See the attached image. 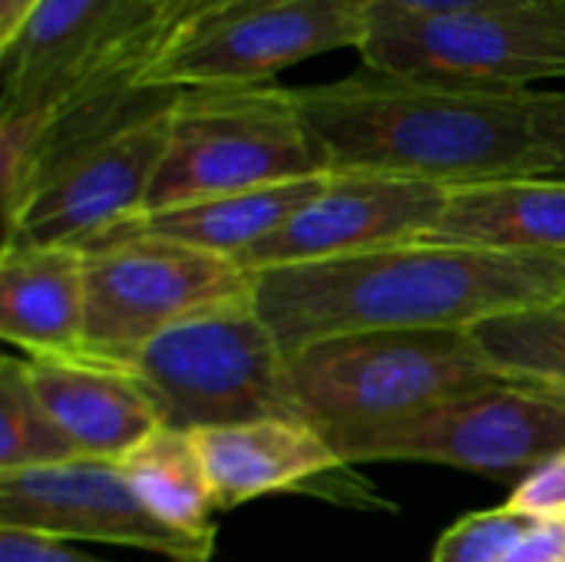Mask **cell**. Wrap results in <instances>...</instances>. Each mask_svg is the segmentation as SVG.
<instances>
[{"label": "cell", "instance_id": "obj_17", "mask_svg": "<svg viewBox=\"0 0 565 562\" xmlns=\"http://www.w3.org/2000/svg\"><path fill=\"white\" fill-rule=\"evenodd\" d=\"M424 238L490 252L565 255V182L497 179L450 189L440 222Z\"/></svg>", "mask_w": 565, "mask_h": 562}, {"label": "cell", "instance_id": "obj_27", "mask_svg": "<svg viewBox=\"0 0 565 562\" xmlns=\"http://www.w3.org/2000/svg\"><path fill=\"white\" fill-rule=\"evenodd\" d=\"M503 562H565V520H543Z\"/></svg>", "mask_w": 565, "mask_h": 562}, {"label": "cell", "instance_id": "obj_24", "mask_svg": "<svg viewBox=\"0 0 565 562\" xmlns=\"http://www.w3.org/2000/svg\"><path fill=\"white\" fill-rule=\"evenodd\" d=\"M530 116L536 149L543 156V179L565 182V93H530Z\"/></svg>", "mask_w": 565, "mask_h": 562}, {"label": "cell", "instance_id": "obj_19", "mask_svg": "<svg viewBox=\"0 0 565 562\" xmlns=\"http://www.w3.org/2000/svg\"><path fill=\"white\" fill-rule=\"evenodd\" d=\"M119 470L156 520L179 533L215 537L212 487L199 444L189 431H152L119 460Z\"/></svg>", "mask_w": 565, "mask_h": 562}, {"label": "cell", "instance_id": "obj_10", "mask_svg": "<svg viewBox=\"0 0 565 562\" xmlns=\"http://www.w3.org/2000/svg\"><path fill=\"white\" fill-rule=\"evenodd\" d=\"M86 255V341L83 351L129 364L179 318L242 295L252 272L235 258L129 225Z\"/></svg>", "mask_w": 565, "mask_h": 562}, {"label": "cell", "instance_id": "obj_20", "mask_svg": "<svg viewBox=\"0 0 565 562\" xmlns=\"http://www.w3.org/2000/svg\"><path fill=\"white\" fill-rule=\"evenodd\" d=\"M470 335L510 384L565 401V298L487 318Z\"/></svg>", "mask_w": 565, "mask_h": 562}, {"label": "cell", "instance_id": "obj_3", "mask_svg": "<svg viewBox=\"0 0 565 562\" xmlns=\"http://www.w3.org/2000/svg\"><path fill=\"white\" fill-rule=\"evenodd\" d=\"M295 401L324 437L377 427L510 384L480 351L470 328L361 331L288 354Z\"/></svg>", "mask_w": 565, "mask_h": 562}, {"label": "cell", "instance_id": "obj_28", "mask_svg": "<svg viewBox=\"0 0 565 562\" xmlns=\"http://www.w3.org/2000/svg\"><path fill=\"white\" fill-rule=\"evenodd\" d=\"M33 7L36 0H0V43H7L23 26Z\"/></svg>", "mask_w": 565, "mask_h": 562}, {"label": "cell", "instance_id": "obj_7", "mask_svg": "<svg viewBox=\"0 0 565 562\" xmlns=\"http://www.w3.org/2000/svg\"><path fill=\"white\" fill-rule=\"evenodd\" d=\"M179 89L152 93L119 123L46 152L20 205L3 219V242L93 248L146 215L149 189L169 146Z\"/></svg>", "mask_w": 565, "mask_h": 562}, {"label": "cell", "instance_id": "obj_11", "mask_svg": "<svg viewBox=\"0 0 565 562\" xmlns=\"http://www.w3.org/2000/svg\"><path fill=\"white\" fill-rule=\"evenodd\" d=\"M328 444L348 467L417 460L507 480L565 450V401L523 384H497L377 427L328 434Z\"/></svg>", "mask_w": 565, "mask_h": 562}, {"label": "cell", "instance_id": "obj_5", "mask_svg": "<svg viewBox=\"0 0 565 562\" xmlns=\"http://www.w3.org/2000/svg\"><path fill=\"white\" fill-rule=\"evenodd\" d=\"M308 176H324V162L291 86H192L172 103L169 146L146 215Z\"/></svg>", "mask_w": 565, "mask_h": 562}, {"label": "cell", "instance_id": "obj_2", "mask_svg": "<svg viewBox=\"0 0 565 562\" xmlns=\"http://www.w3.org/2000/svg\"><path fill=\"white\" fill-rule=\"evenodd\" d=\"M295 103L334 176H387L444 189L543 179L530 93L460 89L361 66L295 86Z\"/></svg>", "mask_w": 565, "mask_h": 562}, {"label": "cell", "instance_id": "obj_14", "mask_svg": "<svg viewBox=\"0 0 565 562\" xmlns=\"http://www.w3.org/2000/svg\"><path fill=\"white\" fill-rule=\"evenodd\" d=\"M23 371L79 460L119 464L136 444L162 427L159 404L126 364L83 351L23 358Z\"/></svg>", "mask_w": 565, "mask_h": 562}, {"label": "cell", "instance_id": "obj_1", "mask_svg": "<svg viewBox=\"0 0 565 562\" xmlns=\"http://www.w3.org/2000/svg\"><path fill=\"white\" fill-rule=\"evenodd\" d=\"M252 295L285 354L361 331L473 328L565 298V255L414 238L361 255L252 272Z\"/></svg>", "mask_w": 565, "mask_h": 562}, {"label": "cell", "instance_id": "obj_8", "mask_svg": "<svg viewBox=\"0 0 565 562\" xmlns=\"http://www.w3.org/2000/svg\"><path fill=\"white\" fill-rule=\"evenodd\" d=\"M367 70L460 89L530 93L565 79V3L470 13H407L374 7L364 43Z\"/></svg>", "mask_w": 565, "mask_h": 562}, {"label": "cell", "instance_id": "obj_16", "mask_svg": "<svg viewBox=\"0 0 565 562\" xmlns=\"http://www.w3.org/2000/svg\"><path fill=\"white\" fill-rule=\"evenodd\" d=\"M0 338L23 358L83 354L86 255L79 248L3 242Z\"/></svg>", "mask_w": 565, "mask_h": 562}, {"label": "cell", "instance_id": "obj_22", "mask_svg": "<svg viewBox=\"0 0 565 562\" xmlns=\"http://www.w3.org/2000/svg\"><path fill=\"white\" fill-rule=\"evenodd\" d=\"M540 523L513 507L470 513L440 537L434 562H503Z\"/></svg>", "mask_w": 565, "mask_h": 562}, {"label": "cell", "instance_id": "obj_13", "mask_svg": "<svg viewBox=\"0 0 565 562\" xmlns=\"http://www.w3.org/2000/svg\"><path fill=\"white\" fill-rule=\"evenodd\" d=\"M450 189L387 176H334L271 238L235 262L245 272L308 265L430 235L447 209Z\"/></svg>", "mask_w": 565, "mask_h": 562}, {"label": "cell", "instance_id": "obj_4", "mask_svg": "<svg viewBox=\"0 0 565 562\" xmlns=\"http://www.w3.org/2000/svg\"><path fill=\"white\" fill-rule=\"evenodd\" d=\"M126 368L159 404L162 427L192 434L268 417L305 421L288 354L265 325L252 288L179 318Z\"/></svg>", "mask_w": 565, "mask_h": 562}, {"label": "cell", "instance_id": "obj_9", "mask_svg": "<svg viewBox=\"0 0 565 562\" xmlns=\"http://www.w3.org/2000/svg\"><path fill=\"white\" fill-rule=\"evenodd\" d=\"M371 0H192L142 73V86L271 83L285 66L358 50Z\"/></svg>", "mask_w": 565, "mask_h": 562}, {"label": "cell", "instance_id": "obj_12", "mask_svg": "<svg viewBox=\"0 0 565 562\" xmlns=\"http://www.w3.org/2000/svg\"><path fill=\"white\" fill-rule=\"evenodd\" d=\"M0 530L63 543H113L172 562H212L215 537H192L156 520L119 464L73 460L0 474Z\"/></svg>", "mask_w": 565, "mask_h": 562}, {"label": "cell", "instance_id": "obj_25", "mask_svg": "<svg viewBox=\"0 0 565 562\" xmlns=\"http://www.w3.org/2000/svg\"><path fill=\"white\" fill-rule=\"evenodd\" d=\"M0 562H109L89 556L63 540H46L20 530H0Z\"/></svg>", "mask_w": 565, "mask_h": 562}, {"label": "cell", "instance_id": "obj_15", "mask_svg": "<svg viewBox=\"0 0 565 562\" xmlns=\"http://www.w3.org/2000/svg\"><path fill=\"white\" fill-rule=\"evenodd\" d=\"M192 437L209 474L215 510H235L278 490H305L311 480L348 467L315 424L291 417L202 427Z\"/></svg>", "mask_w": 565, "mask_h": 562}, {"label": "cell", "instance_id": "obj_23", "mask_svg": "<svg viewBox=\"0 0 565 562\" xmlns=\"http://www.w3.org/2000/svg\"><path fill=\"white\" fill-rule=\"evenodd\" d=\"M507 507L530 513L536 520H565V450L523 474Z\"/></svg>", "mask_w": 565, "mask_h": 562}, {"label": "cell", "instance_id": "obj_6", "mask_svg": "<svg viewBox=\"0 0 565 562\" xmlns=\"http://www.w3.org/2000/svg\"><path fill=\"white\" fill-rule=\"evenodd\" d=\"M192 0H36L0 43V116L60 109L142 86V73Z\"/></svg>", "mask_w": 565, "mask_h": 562}, {"label": "cell", "instance_id": "obj_18", "mask_svg": "<svg viewBox=\"0 0 565 562\" xmlns=\"http://www.w3.org/2000/svg\"><path fill=\"white\" fill-rule=\"evenodd\" d=\"M324 182L328 172L248 192H232L166 212H149L136 225L225 258H238L258 242L271 238L295 212H301L324 189Z\"/></svg>", "mask_w": 565, "mask_h": 562}, {"label": "cell", "instance_id": "obj_21", "mask_svg": "<svg viewBox=\"0 0 565 562\" xmlns=\"http://www.w3.org/2000/svg\"><path fill=\"white\" fill-rule=\"evenodd\" d=\"M73 460H79V454L33 394L23 358L7 354L0 361V474Z\"/></svg>", "mask_w": 565, "mask_h": 562}, {"label": "cell", "instance_id": "obj_26", "mask_svg": "<svg viewBox=\"0 0 565 562\" xmlns=\"http://www.w3.org/2000/svg\"><path fill=\"white\" fill-rule=\"evenodd\" d=\"M374 7L407 10V13H470V10H500V7H540L565 0H371Z\"/></svg>", "mask_w": 565, "mask_h": 562}]
</instances>
